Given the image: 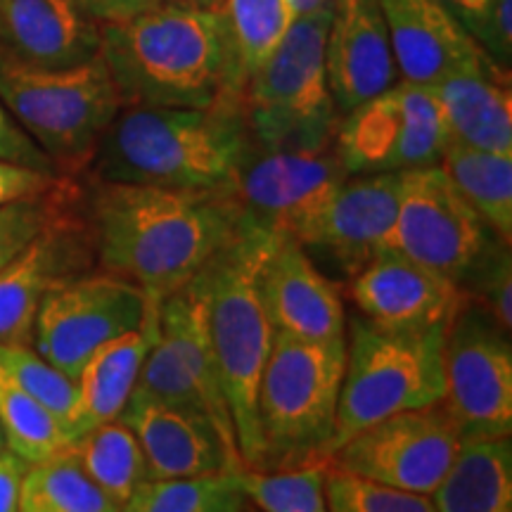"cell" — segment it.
I'll list each match as a JSON object with an SVG mask.
<instances>
[{
	"label": "cell",
	"mask_w": 512,
	"mask_h": 512,
	"mask_svg": "<svg viewBox=\"0 0 512 512\" xmlns=\"http://www.w3.org/2000/svg\"><path fill=\"white\" fill-rule=\"evenodd\" d=\"M83 221L102 271L162 302L190 283L245 221L223 190H171L95 181L83 190Z\"/></svg>",
	"instance_id": "cell-1"
},
{
	"label": "cell",
	"mask_w": 512,
	"mask_h": 512,
	"mask_svg": "<svg viewBox=\"0 0 512 512\" xmlns=\"http://www.w3.org/2000/svg\"><path fill=\"white\" fill-rule=\"evenodd\" d=\"M100 34V57L124 107H211L240 98L238 60L219 5H162L100 22Z\"/></svg>",
	"instance_id": "cell-2"
},
{
	"label": "cell",
	"mask_w": 512,
	"mask_h": 512,
	"mask_svg": "<svg viewBox=\"0 0 512 512\" xmlns=\"http://www.w3.org/2000/svg\"><path fill=\"white\" fill-rule=\"evenodd\" d=\"M240 98L211 107H121L95 145V181L223 190L252 147Z\"/></svg>",
	"instance_id": "cell-3"
},
{
	"label": "cell",
	"mask_w": 512,
	"mask_h": 512,
	"mask_svg": "<svg viewBox=\"0 0 512 512\" xmlns=\"http://www.w3.org/2000/svg\"><path fill=\"white\" fill-rule=\"evenodd\" d=\"M278 235L242 221L238 235L204 266L209 285V335L242 465L249 470H259L256 392L275 339L259 278Z\"/></svg>",
	"instance_id": "cell-4"
},
{
	"label": "cell",
	"mask_w": 512,
	"mask_h": 512,
	"mask_svg": "<svg viewBox=\"0 0 512 512\" xmlns=\"http://www.w3.org/2000/svg\"><path fill=\"white\" fill-rule=\"evenodd\" d=\"M344 363L347 337L306 342L275 335L256 392L259 470L328 463Z\"/></svg>",
	"instance_id": "cell-5"
},
{
	"label": "cell",
	"mask_w": 512,
	"mask_h": 512,
	"mask_svg": "<svg viewBox=\"0 0 512 512\" xmlns=\"http://www.w3.org/2000/svg\"><path fill=\"white\" fill-rule=\"evenodd\" d=\"M330 5L292 19L283 41L242 86L249 136L266 150H325L335 145L339 112L325 76Z\"/></svg>",
	"instance_id": "cell-6"
},
{
	"label": "cell",
	"mask_w": 512,
	"mask_h": 512,
	"mask_svg": "<svg viewBox=\"0 0 512 512\" xmlns=\"http://www.w3.org/2000/svg\"><path fill=\"white\" fill-rule=\"evenodd\" d=\"M444 332L446 328L384 330L361 316L347 323V363L328 460L339 446L375 422L441 401Z\"/></svg>",
	"instance_id": "cell-7"
},
{
	"label": "cell",
	"mask_w": 512,
	"mask_h": 512,
	"mask_svg": "<svg viewBox=\"0 0 512 512\" xmlns=\"http://www.w3.org/2000/svg\"><path fill=\"white\" fill-rule=\"evenodd\" d=\"M0 102L64 176L79 174L121 110L98 55L72 69H41L0 53Z\"/></svg>",
	"instance_id": "cell-8"
},
{
	"label": "cell",
	"mask_w": 512,
	"mask_h": 512,
	"mask_svg": "<svg viewBox=\"0 0 512 512\" xmlns=\"http://www.w3.org/2000/svg\"><path fill=\"white\" fill-rule=\"evenodd\" d=\"M496 242L501 240L467 204L441 164L401 171L399 209L382 249L463 287Z\"/></svg>",
	"instance_id": "cell-9"
},
{
	"label": "cell",
	"mask_w": 512,
	"mask_h": 512,
	"mask_svg": "<svg viewBox=\"0 0 512 512\" xmlns=\"http://www.w3.org/2000/svg\"><path fill=\"white\" fill-rule=\"evenodd\" d=\"M444 396L463 441L510 439L512 344L489 311L470 297L446 325L441 347Z\"/></svg>",
	"instance_id": "cell-10"
},
{
	"label": "cell",
	"mask_w": 512,
	"mask_h": 512,
	"mask_svg": "<svg viewBox=\"0 0 512 512\" xmlns=\"http://www.w3.org/2000/svg\"><path fill=\"white\" fill-rule=\"evenodd\" d=\"M448 140L432 88L399 81L339 117L335 152L347 174H401L439 164Z\"/></svg>",
	"instance_id": "cell-11"
},
{
	"label": "cell",
	"mask_w": 512,
	"mask_h": 512,
	"mask_svg": "<svg viewBox=\"0 0 512 512\" xmlns=\"http://www.w3.org/2000/svg\"><path fill=\"white\" fill-rule=\"evenodd\" d=\"M444 403L411 408L366 427L332 453V470L430 496L463 446Z\"/></svg>",
	"instance_id": "cell-12"
},
{
	"label": "cell",
	"mask_w": 512,
	"mask_h": 512,
	"mask_svg": "<svg viewBox=\"0 0 512 512\" xmlns=\"http://www.w3.org/2000/svg\"><path fill=\"white\" fill-rule=\"evenodd\" d=\"M152 299L114 273H81L53 287L36 313L34 349L76 382L83 363L102 344L143 323Z\"/></svg>",
	"instance_id": "cell-13"
},
{
	"label": "cell",
	"mask_w": 512,
	"mask_h": 512,
	"mask_svg": "<svg viewBox=\"0 0 512 512\" xmlns=\"http://www.w3.org/2000/svg\"><path fill=\"white\" fill-rule=\"evenodd\" d=\"M347 176L335 145L325 150H266L252 143L228 192L245 221L290 235Z\"/></svg>",
	"instance_id": "cell-14"
},
{
	"label": "cell",
	"mask_w": 512,
	"mask_h": 512,
	"mask_svg": "<svg viewBox=\"0 0 512 512\" xmlns=\"http://www.w3.org/2000/svg\"><path fill=\"white\" fill-rule=\"evenodd\" d=\"M401 174H349L292 230L304 249L323 252L349 278L384 247L399 209Z\"/></svg>",
	"instance_id": "cell-15"
},
{
	"label": "cell",
	"mask_w": 512,
	"mask_h": 512,
	"mask_svg": "<svg viewBox=\"0 0 512 512\" xmlns=\"http://www.w3.org/2000/svg\"><path fill=\"white\" fill-rule=\"evenodd\" d=\"M119 420L136 434L145 479H190L240 470L242 458L207 415L133 389Z\"/></svg>",
	"instance_id": "cell-16"
},
{
	"label": "cell",
	"mask_w": 512,
	"mask_h": 512,
	"mask_svg": "<svg viewBox=\"0 0 512 512\" xmlns=\"http://www.w3.org/2000/svg\"><path fill=\"white\" fill-rule=\"evenodd\" d=\"M79 200L81 192L0 271V344L27 342L46 294L86 271L93 249Z\"/></svg>",
	"instance_id": "cell-17"
},
{
	"label": "cell",
	"mask_w": 512,
	"mask_h": 512,
	"mask_svg": "<svg viewBox=\"0 0 512 512\" xmlns=\"http://www.w3.org/2000/svg\"><path fill=\"white\" fill-rule=\"evenodd\" d=\"M351 299L361 318L377 328L420 332L446 328L467 294L444 275L380 249L351 278Z\"/></svg>",
	"instance_id": "cell-18"
},
{
	"label": "cell",
	"mask_w": 512,
	"mask_h": 512,
	"mask_svg": "<svg viewBox=\"0 0 512 512\" xmlns=\"http://www.w3.org/2000/svg\"><path fill=\"white\" fill-rule=\"evenodd\" d=\"M261 299L275 335L306 342H337L347 337V306L342 290L290 235H278L261 268Z\"/></svg>",
	"instance_id": "cell-19"
},
{
	"label": "cell",
	"mask_w": 512,
	"mask_h": 512,
	"mask_svg": "<svg viewBox=\"0 0 512 512\" xmlns=\"http://www.w3.org/2000/svg\"><path fill=\"white\" fill-rule=\"evenodd\" d=\"M323 57L339 117L401 81L377 0H330Z\"/></svg>",
	"instance_id": "cell-20"
},
{
	"label": "cell",
	"mask_w": 512,
	"mask_h": 512,
	"mask_svg": "<svg viewBox=\"0 0 512 512\" xmlns=\"http://www.w3.org/2000/svg\"><path fill=\"white\" fill-rule=\"evenodd\" d=\"M377 5L387 24L401 81L437 86L465 69L494 64L437 0H377Z\"/></svg>",
	"instance_id": "cell-21"
},
{
	"label": "cell",
	"mask_w": 512,
	"mask_h": 512,
	"mask_svg": "<svg viewBox=\"0 0 512 512\" xmlns=\"http://www.w3.org/2000/svg\"><path fill=\"white\" fill-rule=\"evenodd\" d=\"M100 22L81 0H0V53L41 69H72L100 55Z\"/></svg>",
	"instance_id": "cell-22"
},
{
	"label": "cell",
	"mask_w": 512,
	"mask_h": 512,
	"mask_svg": "<svg viewBox=\"0 0 512 512\" xmlns=\"http://www.w3.org/2000/svg\"><path fill=\"white\" fill-rule=\"evenodd\" d=\"M159 339L176 358L183 373L190 377L192 387L200 394L204 413L214 422L226 444L238 451L233 418L223 394L209 335V285L204 268L181 290L171 292L159 302Z\"/></svg>",
	"instance_id": "cell-23"
},
{
	"label": "cell",
	"mask_w": 512,
	"mask_h": 512,
	"mask_svg": "<svg viewBox=\"0 0 512 512\" xmlns=\"http://www.w3.org/2000/svg\"><path fill=\"white\" fill-rule=\"evenodd\" d=\"M159 337V302L152 299L143 323L126 335L102 344L83 363L76 377V411L69 439L76 441L93 427L117 420L136 389L140 370Z\"/></svg>",
	"instance_id": "cell-24"
},
{
	"label": "cell",
	"mask_w": 512,
	"mask_h": 512,
	"mask_svg": "<svg viewBox=\"0 0 512 512\" xmlns=\"http://www.w3.org/2000/svg\"><path fill=\"white\" fill-rule=\"evenodd\" d=\"M430 88L453 143L512 155L510 72L486 64L448 76Z\"/></svg>",
	"instance_id": "cell-25"
},
{
	"label": "cell",
	"mask_w": 512,
	"mask_h": 512,
	"mask_svg": "<svg viewBox=\"0 0 512 512\" xmlns=\"http://www.w3.org/2000/svg\"><path fill=\"white\" fill-rule=\"evenodd\" d=\"M430 498L437 512H512L510 439L465 441Z\"/></svg>",
	"instance_id": "cell-26"
},
{
	"label": "cell",
	"mask_w": 512,
	"mask_h": 512,
	"mask_svg": "<svg viewBox=\"0 0 512 512\" xmlns=\"http://www.w3.org/2000/svg\"><path fill=\"white\" fill-rule=\"evenodd\" d=\"M441 169L498 240H512V155L477 150L448 140Z\"/></svg>",
	"instance_id": "cell-27"
},
{
	"label": "cell",
	"mask_w": 512,
	"mask_h": 512,
	"mask_svg": "<svg viewBox=\"0 0 512 512\" xmlns=\"http://www.w3.org/2000/svg\"><path fill=\"white\" fill-rule=\"evenodd\" d=\"M69 453L119 510L145 479V458L136 434L119 418L81 434L72 441Z\"/></svg>",
	"instance_id": "cell-28"
},
{
	"label": "cell",
	"mask_w": 512,
	"mask_h": 512,
	"mask_svg": "<svg viewBox=\"0 0 512 512\" xmlns=\"http://www.w3.org/2000/svg\"><path fill=\"white\" fill-rule=\"evenodd\" d=\"M17 512H119V505L91 482L67 448L29 465Z\"/></svg>",
	"instance_id": "cell-29"
},
{
	"label": "cell",
	"mask_w": 512,
	"mask_h": 512,
	"mask_svg": "<svg viewBox=\"0 0 512 512\" xmlns=\"http://www.w3.org/2000/svg\"><path fill=\"white\" fill-rule=\"evenodd\" d=\"M247 508L233 470L190 479H143L119 512H242Z\"/></svg>",
	"instance_id": "cell-30"
},
{
	"label": "cell",
	"mask_w": 512,
	"mask_h": 512,
	"mask_svg": "<svg viewBox=\"0 0 512 512\" xmlns=\"http://www.w3.org/2000/svg\"><path fill=\"white\" fill-rule=\"evenodd\" d=\"M0 427L5 444L29 465L57 456L72 446L67 430L48 408L24 392L0 368Z\"/></svg>",
	"instance_id": "cell-31"
},
{
	"label": "cell",
	"mask_w": 512,
	"mask_h": 512,
	"mask_svg": "<svg viewBox=\"0 0 512 512\" xmlns=\"http://www.w3.org/2000/svg\"><path fill=\"white\" fill-rule=\"evenodd\" d=\"M328 463H311L292 470H235L247 503L259 512H328L325 498Z\"/></svg>",
	"instance_id": "cell-32"
},
{
	"label": "cell",
	"mask_w": 512,
	"mask_h": 512,
	"mask_svg": "<svg viewBox=\"0 0 512 512\" xmlns=\"http://www.w3.org/2000/svg\"><path fill=\"white\" fill-rule=\"evenodd\" d=\"M242 86L283 41L292 24L285 0H221Z\"/></svg>",
	"instance_id": "cell-33"
},
{
	"label": "cell",
	"mask_w": 512,
	"mask_h": 512,
	"mask_svg": "<svg viewBox=\"0 0 512 512\" xmlns=\"http://www.w3.org/2000/svg\"><path fill=\"white\" fill-rule=\"evenodd\" d=\"M0 368L31 399H36L43 408H48L62 422L64 430H67L76 411V382L72 377L57 370L36 349L27 347V342L0 344Z\"/></svg>",
	"instance_id": "cell-34"
},
{
	"label": "cell",
	"mask_w": 512,
	"mask_h": 512,
	"mask_svg": "<svg viewBox=\"0 0 512 512\" xmlns=\"http://www.w3.org/2000/svg\"><path fill=\"white\" fill-rule=\"evenodd\" d=\"M81 188L69 176L46 195L0 207V271L46 230L60 211L79 197Z\"/></svg>",
	"instance_id": "cell-35"
},
{
	"label": "cell",
	"mask_w": 512,
	"mask_h": 512,
	"mask_svg": "<svg viewBox=\"0 0 512 512\" xmlns=\"http://www.w3.org/2000/svg\"><path fill=\"white\" fill-rule=\"evenodd\" d=\"M328 512H437L432 498L332 470L325 475Z\"/></svg>",
	"instance_id": "cell-36"
},
{
	"label": "cell",
	"mask_w": 512,
	"mask_h": 512,
	"mask_svg": "<svg viewBox=\"0 0 512 512\" xmlns=\"http://www.w3.org/2000/svg\"><path fill=\"white\" fill-rule=\"evenodd\" d=\"M472 302H477L489 316L496 320L505 332L512 325V264H510V245L496 242L484 256L482 264L467 275L460 287Z\"/></svg>",
	"instance_id": "cell-37"
},
{
	"label": "cell",
	"mask_w": 512,
	"mask_h": 512,
	"mask_svg": "<svg viewBox=\"0 0 512 512\" xmlns=\"http://www.w3.org/2000/svg\"><path fill=\"white\" fill-rule=\"evenodd\" d=\"M0 159L3 162L31 166V169L38 171H48V174H60L53 159L31 140L29 133L5 110L3 102H0Z\"/></svg>",
	"instance_id": "cell-38"
},
{
	"label": "cell",
	"mask_w": 512,
	"mask_h": 512,
	"mask_svg": "<svg viewBox=\"0 0 512 512\" xmlns=\"http://www.w3.org/2000/svg\"><path fill=\"white\" fill-rule=\"evenodd\" d=\"M64 174H48V171L31 169V166L3 162L0 159V207L5 204L29 200V197L46 195L62 181Z\"/></svg>",
	"instance_id": "cell-39"
},
{
	"label": "cell",
	"mask_w": 512,
	"mask_h": 512,
	"mask_svg": "<svg viewBox=\"0 0 512 512\" xmlns=\"http://www.w3.org/2000/svg\"><path fill=\"white\" fill-rule=\"evenodd\" d=\"M484 53L494 60L496 67L510 72L512 62V0H494L486 19V29L482 36Z\"/></svg>",
	"instance_id": "cell-40"
},
{
	"label": "cell",
	"mask_w": 512,
	"mask_h": 512,
	"mask_svg": "<svg viewBox=\"0 0 512 512\" xmlns=\"http://www.w3.org/2000/svg\"><path fill=\"white\" fill-rule=\"evenodd\" d=\"M81 3L98 22H112L162 5H219L221 0H81Z\"/></svg>",
	"instance_id": "cell-41"
},
{
	"label": "cell",
	"mask_w": 512,
	"mask_h": 512,
	"mask_svg": "<svg viewBox=\"0 0 512 512\" xmlns=\"http://www.w3.org/2000/svg\"><path fill=\"white\" fill-rule=\"evenodd\" d=\"M27 470L29 463L24 458H19L15 451L5 448L0 453V512H17L19 491H22Z\"/></svg>",
	"instance_id": "cell-42"
},
{
	"label": "cell",
	"mask_w": 512,
	"mask_h": 512,
	"mask_svg": "<svg viewBox=\"0 0 512 512\" xmlns=\"http://www.w3.org/2000/svg\"><path fill=\"white\" fill-rule=\"evenodd\" d=\"M285 5H287V12H290V17L297 19V17L309 15L313 10L325 8V5H330V0H285Z\"/></svg>",
	"instance_id": "cell-43"
},
{
	"label": "cell",
	"mask_w": 512,
	"mask_h": 512,
	"mask_svg": "<svg viewBox=\"0 0 512 512\" xmlns=\"http://www.w3.org/2000/svg\"><path fill=\"white\" fill-rule=\"evenodd\" d=\"M5 448H8V444H5V434H3V427H0V453H3Z\"/></svg>",
	"instance_id": "cell-44"
},
{
	"label": "cell",
	"mask_w": 512,
	"mask_h": 512,
	"mask_svg": "<svg viewBox=\"0 0 512 512\" xmlns=\"http://www.w3.org/2000/svg\"><path fill=\"white\" fill-rule=\"evenodd\" d=\"M242 512H256V510H252V508H247V510H242Z\"/></svg>",
	"instance_id": "cell-45"
}]
</instances>
